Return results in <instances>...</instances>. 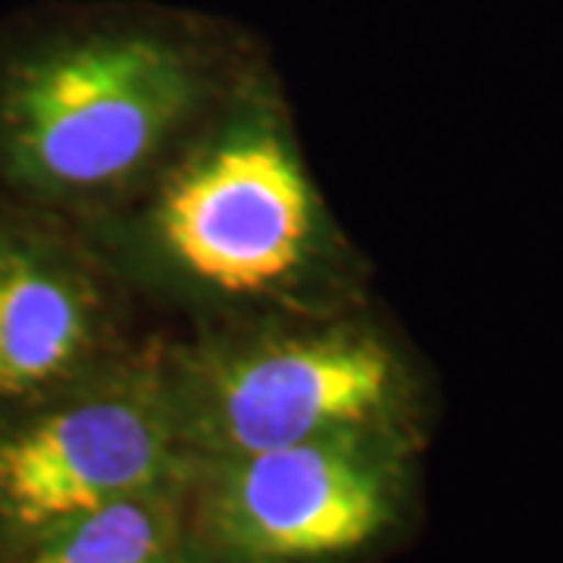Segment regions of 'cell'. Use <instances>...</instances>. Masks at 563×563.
Wrapping results in <instances>:
<instances>
[{"mask_svg":"<svg viewBox=\"0 0 563 563\" xmlns=\"http://www.w3.org/2000/svg\"><path fill=\"white\" fill-rule=\"evenodd\" d=\"M110 242L135 279L220 322L332 317L357 298L354 254L261 66L117 210Z\"/></svg>","mask_w":563,"mask_h":563,"instance_id":"1","label":"cell"},{"mask_svg":"<svg viewBox=\"0 0 563 563\" xmlns=\"http://www.w3.org/2000/svg\"><path fill=\"white\" fill-rule=\"evenodd\" d=\"M251 66L232 32L161 7L51 35L0 66V179L41 201L117 213Z\"/></svg>","mask_w":563,"mask_h":563,"instance_id":"2","label":"cell"},{"mask_svg":"<svg viewBox=\"0 0 563 563\" xmlns=\"http://www.w3.org/2000/svg\"><path fill=\"white\" fill-rule=\"evenodd\" d=\"M166 379L191 461L354 429L426 432L429 413L407 357L347 313L220 322L166 344Z\"/></svg>","mask_w":563,"mask_h":563,"instance_id":"3","label":"cell"},{"mask_svg":"<svg viewBox=\"0 0 563 563\" xmlns=\"http://www.w3.org/2000/svg\"><path fill=\"white\" fill-rule=\"evenodd\" d=\"M420 429H354L191 461L181 563H373L410 532Z\"/></svg>","mask_w":563,"mask_h":563,"instance_id":"4","label":"cell"},{"mask_svg":"<svg viewBox=\"0 0 563 563\" xmlns=\"http://www.w3.org/2000/svg\"><path fill=\"white\" fill-rule=\"evenodd\" d=\"M188 466L166 344L125 351L79 385L0 422V563L103 504L179 483Z\"/></svg>","mask_w":563,"mask_h":563,"instance_id":"5","label":"cell"},{"mask_svg":"<svg viewBox=\"0 0 563 563\" xmlns=\"http://www.w3.org/2000/svg\"><path fill=\"white\" fill-rule=\"evenodd\" d=\"M120 354L113 285L101 263L35 222L0 217V422Z\"/></svg>","mask_w":563,"mask_h":563,"instance_id":"6","label":"cell"},{"mask_svg":"<svg viewBox=\"0 0 563 563\" xmlns=\"http://www.w3.org/2000/svg\"><path fill=\"white\" fill-rule=\"evenodd\" d=\"M181 479L57 526L7 563H181Z\"/></svg>","mask_w":563,"mask_h":563,"instance_id":"7","label":"cell"}]
</instances>
